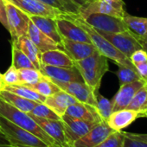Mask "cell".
<instances>
[{
	"label": "cell",
	"mask_w": 147,
	"mask_h": 147,
	"mask_svg": "<svg viewBox=\"0 0 147 147\" xmlns=\"http://www.w3.org/2000/svg\"><path fill=\"white\" fill-rule=\"evenodd\" d=\"M66 18L73 20L79 26H81L89 36L92 44L95 47V49L107 59H111L118 66H125L131 68L136 69L135 66L131 63L129 58L124 55L119 50H118L109 41H107L104 36H102L95 29L88 24L83 18H82L79 15H68Z\"/></svg>",
	"instance_id": "obj_1"
},
{
	"label": "cell",
	"mask_w": 147,
	"mask_h": 147,
	"mask_svg": "<svg viewBox=\"0 0 147 147\" xmlns=\"http://www.w3.org/2000/svg\"><path fill=\"white\" fill-rule=\"evenodd\" d=\"M0 115L23 129L31 132L42 140L49 147H58L54 139L49 137L27 113L16 108L4 100L1 97H0Z\"/></svg>",
	"instance_id": "obj_2"
},
{
	"label": "cell",
	"mask_w": 147,
	"mask_h": 147,
	"mask_svg": "<svg viewBox=\"0 0 147 147\" xmlns=\"http://www.w3.org/2000/svg\"><path fill=\"white\" fill-rule=\"evenodd\" d=\"M0 131L15 147H49L42 140L0 115Z\"/></svg>",
	"instance_id": "obj_3"
},
{
	"label": "cell",
	"mask_w": 147,
	"mask_h": 147,
	"mask_svg": "<svg viewBox=\"0 0 147 147\" xmlns=\"http://www.w3.org/2000/svg\"><path fill=\"white\" fill-rule=\"evenodd\" d=\"M93 13H100L123 18L127 13L123 0H94L83 4L80 9L79 16L83 18Z\"/></svg>",
	"instance_id": "obj_4"
},
{
	"label": "cell",
	"mask_w": 147,
	"mask_h": 147,
	"mask_svg": "<svg viewBox=\"0 0 147 147\" xmlns=\"http://www.w3.org/2000/svg\"><path fill=\"white\" fill-rule=\"evenodd\" d=\"M5 5L9 27L8 30L11 33L12 41L17 40L20 36H27L30 21V16L8 0H5Z\"/></svg>",
	"instance_id": "obj_5"
},
{
	"label": "cell",
	"mask_w": 147,
	"mask_h": 147,
	"mask_svg": "<svg viewBox=\"0 0 147 147\" xmlns=\"http://www.w3.org/2000/svg\"><path fill=\"white\" fill-rule=\"evenodd\" d=\"M96 30L127 58H130L134 51L142 49L139 40L129 30L119 33H109L102 30Z\"/></svg>",
	"instance_id": "obj_6"
},
{
	"label": "cell",
	"mask_w": 147,
	"mask_h": 147,
	"mask_svg": "<svg viewBox=\"0 0 147 147\" xmlns=\"http://www.w3.org/2000/svg\"><path fill=\"white\" fill-rule=\"evenodd\" d=\"M29 16H40L57 19L67 17L62 11L56 8L49 6L39 0H8Z\"/></svg>",
	"instance_id": "obj_7"
},
{
	"label": "cell",
	"mask_w": 147,
	"mask_h": 147,
	"mask_svg": "<svg viewBox=\"0 0 147 147\" xmlns=\"http://www.w3.org/2000/svg\"><path fill=\"white\" fill-rule=\"evenodd\" d=\"M82 18H83V20L88 24L98 30H102L109 33H119L128 30L125 24L123 21V18H116L113 16L100 13H93L87 15Z\"/></svg>",
	"instance_id": "obj_8"
},
{
	"label": "cell",
	"mask_w": 147,
	"mask_h": 147,
	"mask_svg": "<svg viewBox=\"0 0 147 147\" xmlns=\"http://www.w3.org/2000/svg\"><path fill=\"white\" fill-rule=\"evenodd\" d=\"M64 134L69 147H72L77 139L88 133L97 123L88 122L82 119H76L64 114L61 117Z\"/></svg>",
	"instance_id": "obj_9"
},
{
	"label": "cell",
	"mask_w": 147,
	"mask_h": 147,
	"mask_svg": "<svg viewBox=\"0 0 147 147\" xmlns=\"http://www.w3.org/2000/svg\"><path fill=\"white\" fill-rule=\"evenodd\" d=\"M40 72L49 77L52 82H84L79 70L74 66L72 67H59L41 64Z\"/></svg>",
	"instance_id": "obj_10"
},
{
	"label": "cell",
	"mask_w": 147,
	"mask_h": 147,
	"mask_svg": "<svg viewBox=\"0 0 147 147\" xmlns=\"http://www.w3.org/2000/svg\"><path fill=\"white\" fill-rule=\"evenodd\" d=\"M55 82L62 91L76 98L79 102L86 103L96 107L95 93L85 82Z\"/></svg>",
	"instance_id": "obj_11"
},
{
	"label": "cell",
	"mask_w": 147,
	"mask_h": 147,
	"mask_svg": "<svg viewBox=\"0 0 147 147\" xmlns=\"http://www.w3.org/2000/svg\"><path fill=\"white\" fill-rule=\"evenodd\" d=\"M55 22L58 31L62 37L75 42L92 43L88 33L73 20L62 17L55 19Z\"/></svg>",
	"instance_id": "obj_12"
},
{
	"label": "cell",
	"mask_w": 147,
	"mask_h": 147,
	"mask_svg": "<svg viewBox=\"0 0 147 147\" xmlns=\"http://www.w3.org/2000/svg\"><path fill=\"white\" fill-rule=\"evenodd\" d=\"M113 130L106 121L97 123L88 133L77 139L72 147H94L102 142Z\"/></svg>",
	"instance_id": "obj_13"
},
{
	"label": "cell",
	"mask_w": 147,
	"mask_h": 147,
	"mask_svg": "<svg viewBox=\"0 0 147 147\" xmlns=\"http://www.w3.org/2000/svg\"><path fill=\"white\" fill-rule=\"evenodd\" d=\"M144 84L145 82L142 79H140L131 83L120 85L119 89L111 100L113 112L126 108L131 101L135 94Z\"/></svg>",
	"instance_id": "obj_14"
},
{
	"label": "cell",
	"mask_w": 147,
	"mask_h": 147,
	"mask_svg": "<svg viewBox=\"0 0 147 147\" xmlns=\"http://www.w3.org/2000/svg\"><path fill=\"white\" fill-rule=\"evenodd\" d=\"M30 116L49 137H51L54 139V141L55 142L58 147H69L64 134L61 119L53 120V119L38 118L33 115H30Z\"/></svg>",
	"instance_id": "obj_15"
},
{
	"label": "cell",
	"mask_w": 147,
	"mask_h": 147,
	"mask_svg": "<svg viewBox=\"0 0 147 147\" xmlns=\"http://www.w3.org/2000/svg\"><path fill=\"white\" fill-rule=\"evenodd\" d=\"M61 48L74 61L84 59L97 50L92 43L75 42L64 37H62Z\"/></svg>",
	"instance_id": "obj_16"
},
{
	"label": "cell",
	"mask_w": 147,
	"mask_h": 147,
	"mask_svg": "<svg viewBox=\"0 0 147 147\" xmlns=\"http://www.w3.org/2000/svg\"><path fill=\"white\" fill-rule=\"evenodd\" d=\"M109 69L107 58L105 57L97 66L89 70H79L84 82L96 94L100 87L101 80Z\"/></svg>",
	"instance_id": "obj_17"
},
{
	"label": "cell",
	"mask_w": 147,
	"mask_h": 147,
	"mask_svg": "<svg viewBox=\"0 0 147 147\" xmlns=\"http://www.w3.org/2000/svg\"><path fill=\"white\" fill-rule=\"evenodd\" d=\"M65 114L88 122L99 123L100 121H103L100 119L95 107L79 101L69 106L67 108Z\"/></svg>",
	"instance_id": "obj_18"
},
{
	"label": "cell",
	"mask_w": 147,
	"mask_h": 147,
	"mask_svg": "<svg viewBox=\"0 0 147 147\" xmlns=\"http://www.w3.org/2000/svg\"><path fill=\"white\" fill-rule=\"evenodd\" d=\"M137 119H139L138 112L125 108L113 112L107 120V123L113 131H120L132 124Z\"/></svg>",
	"instance_id": "obj_19"
},
{
	"label": "cell",
	"mask_w": 147,
	"mask_h": 147,
	"mask_svg": "<svg viewBox=\"0 0 147 147\" xmlns=\"http://www.w3.org/2000/svg\"><path fill=\"white\" fill-rule=\"evenodd\" d=\"M76 102H78V100L76 98L61 90L54 94L53 95L46 97L44 104L47 105L50 109H52L58 116L61 117L65 114L66 110L69 106Z\"/></svg>",
	"instance_id": "obj_20"
},
{
	"label": "cell",
	"mask_w": 147,
	"mask_h": 147,
	"mask_svg": "<svg viewBox=\"0 0 147 147\" xmlns=\"http://www.w3.org/2000/svg\"><path fill=\"white\" fill-rule=\"evenodd\" d=\"M27 36L33 42V43L38 48V49L43 53L49 50L53 49H61L60 45L57 44L55 41L42 33L32 22L31 20L29 23V29Z\"/></svg>",
	"instance_id": "obj_21"
},
{
	"label": "cell",
	"mask_w": 147,
	"mask_h": 147,
	"mask_svg": "<svg viewBox=\"0 0 147 147\" xmlns=\"http://www.w3.org/2000/svg\"><path fill=\"white\" fill-rule=\"evenodd\" d=\"M30 19L42 33L61 47L62 36L58 31L55 19L40 16H30Z\"/></svg>",
	"instance_id": "obj_22"
},
{
	"label": "cell",
	"mask_w": 147,
	"mask_h": 147,
	"mask_svg": "<svg viewBox=\"0 0 147 147\" xmlns=\"http://www.w3.org/2000/svg\"><path fill=\"white\" fill-rule=\"evenodd\" d=\"M123 21L127 30L139 40L141 44L147 42V18L136 17L126 13Z\"/></svg>",
	"instance_id": "obj_23"
},
{
	"label": "cell",
	"mask_w": 147,
	"mask_h": 147,
	"mask_svg": "<svg viewBox=\"0 0 147 147\" xmlns=\"http://www.w3.org/2000/svg\"><path fill=\"white\" fill-rule=\"evenodd\" d=\"M41 63L59 67H72L75 66L74 61L61 49H53L42 53Z\"/></svg>",
	"instance_id": "obj_24"
},
{
	"label": "cell",
	"mask_w": 147,
	"mask_h": 147,
	"mask_svg": "<svg viewBox=\"0 0 147 147\" xmlns=\"http://www.w3.org/2000/svg\"><path fill=\"white\" fill-rule=\"evenodd\" d=\"M15 42L17 47L25 54V55L31 61L36 69L40 70L41 68V55L42 52L33 43V42L27 36H20L17 40L12 41Z\"/></svg>",
	"instance_id": "obj_25"
},
{
	"label": "cell",
	"mask_w": 147,
	"mask_h": 147,
	"mask_svg": "<svg viewBox=\"0 0 147 147\" xmlns=\"http://www.w3.org/2000/svg\"><path fill=\"white\" fill-rule=\"evenodd\" d=\"M0 97L4 100L11 104V106L15 107L16 108L24 112V113H30L38 103L27 100L25 98H23L18 94H15L10 91H7L5 89H3L0 91Z\"/></svg>",
	"instance_id": "obj_26"
},
{
	"label": "cell",
	"mask_w": 147,
	"mask_h": 147,
	"mask_svg": "<svg viewBox=\"0 0 147 147\" xmlns=\"http://www.w3.org/2000/svg\"><path fill=\"white\" fill-rule=\"evenodd\" d=\"M4 89L10 91L15 94H18L23 98H25L27 100L37 102V103H44L46 97L43 95L38 94L32 88H29L28 86L23 85V84H16V85H9L5 86Z\"/></svg>",
	"instance_id": "obj_27"
},
{
	"label": "cell",
	"mask_w": 147,
	"mask_h": 147,
	"mask_svg": "<svg viewBox=\"0 0 147 147\" xmlns=\"http://www.w3.org/2000/svg\"><path fill=\"white\" fill-rule=\"evenodd\" d=\"M39 1L58 9L66 15H79L82 5L76 0H39Z\"/></svg>",
	"instance_id": "obj_28"
},
{
	"label": "cell",
	"mask_w": 147,
	"mask_h": 147,
	"mask_svg": "<svg viewBox=\"0 0 147 147\" xmlns=\"http://www.w3.org/2000/svg\"><path fill=\"white\" fill-rule=\"evenodd\" d=\"M136 111L139 114V118H144V113L147 109V84L145 83L133 96L131 101L126 107Z\"/></svg>",
	"instance_id": "obj_29"
},
{
	"label": "cell",
	"mask_w": 147,
	"mask_h": 147,
	"mask_svg": "<svg viewBox=\"0 0 147 147\" xmlns=\"http://www.w3.org/2000/svg\"><path fill=\"white\" fill-rule=\"evenodd\" d=\"M28 87L32 88L38 94L43 95L44 97H49L61 90L55 82H53L49 77L45 76H43V77L37 83Z\"/></svg>",
	"instance_id": "obj_30"
},
{
	"label": "cell",
	"mask_w": 147,
	"mask_h": 147,
	"mask_svg": "<svg viewBox=\"0 0 147 147\" xmlns=\"http://www.w3.org/2000/svg\"><path fill=\"white\" fill-rule=\"evenodd\" d=\"M20 84L25 86H31L37 83L43 75L36 68H21L18 69Z\"/></svg>",
	"instance_id": "obj_31"
},
{
	"label": "cell",
	"mask_w": 147,
	"mask_h": 147,
	"mask_svg": "<svg viewBox=\"0 0 147 147\" xmlns=\"http://www.w3.org/2000/svg\"><path fill=\"white\" fill-rule=\"evenodd\" d=\"M12 66L17 69L21 68H36L31 61L25 55L24 52H22L12 42Z\"/></svg>",
	"instance_id": "obj_32"
},
{
	"label": "cell",
	"mask_w": 147,
	"mask_h": 147,
	"mask_svg": "<svg viewBox=\"0 0 147 147\" xmlns=\"http://www.w3.org/2000/svg\"><path fill=\"white\" fill-rule=\"evenodd\" d=\"M96 97V109L97 112L100 117V119L103 121H106L108 119L109 116L113 113V107H112V102L110 100L104 97L100 92L98 91L95 94Z\"/></svg>",
	"instance_id": "obj_33"
},
{
	"label": "cell",
	"mask_w": 147,
	"mask_h": 147,
	"mask_svg": "<svg viewBox=\"0 0 147 147\" xmlns=\"http://www.w3.org/2000/svg\"><path fill=\"white\" fill-rule=\"evenodd\" d=\"M105 57L106 56H104L98 50H96L91 55L84 59L74 61V63H75V66L78 70H89L97 66Z\"/></svg>",
	"instance_id": "obj_34"
},
{
	"label": "cell",
	"mask_w": 147,
	"mask_h": 147,
	"mask_svg": "<svg viewBox=\"0 0 147 147\" xmlns=\"http://www.w3.org/2000/svg\"><path fill=\"white\" fill-rule=\"evenodd\" d=\"M118 67L119 69L116 72V76L119 79V85L131 83L141 79L136 69L125 66H118Z\"/></svg>",
	"instance_id": "obj_35"
},
{
	"label": "cell",
	"mask_w": 147,
	"mask_h": 147,
	"mask_svg": "<svg viewBox=\"0 0 147 147\" xmlns=\"http://www.w3.org/2000/svg\"><path fill=\"white\" fill-rule=\"evenodd\" d=\"M28 114L42 119H53V120L61 119V117L58 116L52 109H50L44 103H38L30 113H28Z\"/></svg>",
	"instance_id": "obj_36"
},
{
	"label": "cell",
	"mask_w": 147,
	"mask_h": 147,
	"mask_svg": "<svg viewBox=\"0 0 147 147\" xmlns=\"http://www.w3.org/2000/svg\"><path fill=\"white\" fill-rule=\"evenodd\" d=\"M124 138L125 135L123 131H113L102 142L94 147H123Z\"/></svg>",
	"instance_id": "obj_37"
},
{
	"label": "cell",
	"mask_w": 147,
	"mask_h": 147,
	"mask_svg": "<svg viewBox=\"0 0 147 147\" xmlns=\"http://www.w3.org/2000/svg\"><path fill=\"white\" fill-rule=\"evenodd\" d=\"M4 84L5 86L9 85H16V84H20L19 77H18V69L15 68L12 65L7 69V71L3 75V79H2Z\"/></svg>",
	"instance_id": "obj_38"
},
{
	"label": "cell",
	"mask_w": 147,
	"mask_h": 147,
	"mask_svg": "<svg viewBox=\"0 0 147 147\" xmlns=\"http://www.w3.org/2000/svg\"><path fill=\"white\" fill-rule=\"evenodd\" d=\"M123 132L125 135L123 147H147V142L131 136L130 132Z\"/></svg>",
	"instance_id": "obj_39"
},
{
	"label": "cell",
	"mask_w": 147,
	"mask_h": 147,
	"mask_svg": "<svg viewBox=\"0 0 147 147\" xmlns=\"http://www.w3.org/2000/svg\"><path fill=\"white\" fill-rule=\"evenodd\" d=\"M129 59L131 61V63L134 66H136V65H138V64L143 63L147 61V53L143 49H138L131 54V55L130 56Z\"/></svg>",
	"instance_id": "obj_40"
},
{
	"label": "cell",
	"mask_w": 147,
	"mask_h": 147,
	"mask_svg": "<svg viewBox=\"0 0 147 147\" xmlns=\"http://www.w3.org/2000/svg\"><path fill=\"white\" fill-rule=\"evenodd\" d=\"M135 67L140 78L147 84V61L138 65H136Z\"/></svg>",
	"instance_id": "obj_41"
},
{
	"label": "cell",
	"mask_w": 147,
	"mask_h": 147,
	"mask_svg": "<svg viewBox=\"0 0 147 147\" xmlns=\"http://www.w3.org/2000/svg\"><path fill=\"white\" fill-rule=\"evenodd\" d=\"M0 23H1L4 27L8 30V23L6 18V11H5V0H0Z\"/></svg>",
	"instance_id": "obj_42"
},
{
	"label": "cell",
	"mask_w": 147,
	"mask_h": 147,
	"mask_svg": "<svg viewBox=\"0 0 147 147\" xmlns=\"http://www.w3.org/2000/svg\"><path fill=\"white\" fill-rule=\"evenodd\" d=\"M130 134L135 138H138L139 139H142L145 142H147V133H133V132H130Z\"/></svg>",
	"instance_id": "obj_43"
},
{
	"label": "cell",
	"mask_w": 147,
	"mask_h": 147,
	"mask_svg": "<svg viewBox=\"0 0 147 147\" xmlns=\"http://www.w3.org/2000/svg\"><path fill=\"white\" fill-rule=\"evenodd\" d=\"M0 144H9V142L4 136V134L0 131Z\"/></svg>",
	"instance_id": "obj_44"
},
{
	"label": "cell",
	"mask_w": 147,
	"mask_h": 147,
	"mask_svg": "<svg viewBox=\"0 0 147 147\" xmlns=\"http://www.w3.org/2000/svg\"><path fill=\"white\" fill-rule=\"evenodd\" d=\"M141 45H142V49H143L144 51H146V53H147V42H144V43H142Z\"/></svg>",
	"instance_id": "obj_45"
},
{
	"label": "cell",
	"mask_w": 147,
	"mask_h": 147,
	"mask_svg": "<svg viewBox=\"0 0 147 147\" xmlns=\"http://www.w3.org/2000/svg\"><path fill=\"white\" fill-rule=\"evenodd\" d=\"M5 84H4V82H1V81H0V91H1V90H3L4 89V88H5Z\"/></svg>",
	"instance_id": "obj_46"
},
{
	"label": "cell",
	"mask_w": 147,
	"mask_h": 147,
	"mask_svg": "<svg viewBox=\"0 0 147 147\" xmlns=\"http://www.w3.org/2000/svg\"><path fill=\"white\" fill-rule=\"evenodd\" d=\"M0 147H15L11 144H0Z\"/></svg>",
	"instance_id": "obj_47"
},
{
	"label": "cell",
	"mask_w": 147,
	"mask_h": 147,
	"mask_svg": "<svg viewBox=\"0 0 147 147\" xmlns=\"http://www.w3.org/2000/svg\"><path fill=\"white\" fill-rule=\"evenodd\" d=\"M83 4H86V3H89V2H92V1H94V0H82Z\"/></svg>",
	"instance_id": "obj_48"
},
{
	"label": "cell",
	"mask_w": 147,
	"mask_h": 147,
	"mask_svg": "<svg viewBox=\"0 0 147 147\" xmlns=\"http://www.w3.org/2000/svg\"><path fill=\"white\" fill-rule=\"evenodd\" d=\"M76 1H77L78 3H80V4H81L82 5H83V3H82V0H76Z\"/></svg>",
	"instance_id": "obj_49"
},
{
	"label": "cell",
	"mask_w": 147,
	"mask_h": 147,
	"mask_svg": "<svg viewBox=\"0 0 147 147\" xmlns=\"http://www.w3.org/2000/svg\"><path fill=\"white\" fill-rule=\"evenodd\" d=\"M2 79H3V75H2V74H0V81H1V82H3Z\"/></svg>",
	"instance_id": "obj_50"
},
{
	"label": "cell",
	"mask_w": 147,
	"mask_h": 147,
	"mask_svg": "<svg viewBox=\"0 0 147 147\" xmlns=\"http://www.w3.org/2000/svg\"><path fill=\"white\" fill-rule=\"evenodd\" d=\"M144 118H147V109H146V111L144 113Z\"/></svg>",
	"instance_id": "obj_51"
}]
</instances>
